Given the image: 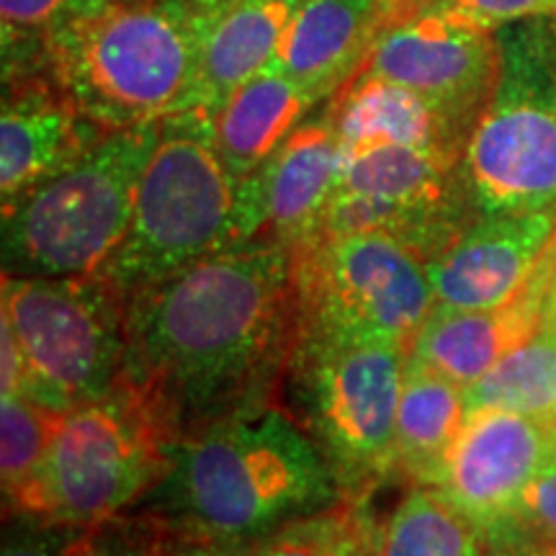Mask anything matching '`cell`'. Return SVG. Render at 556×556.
I'll return each instance as SVG.
<instances>
[{
    "label": "cell",
    "mask_w": 556,
    "mask_h": 556,
    "mask_svg": "<svg viewBox=\"0 0 556 556\" xmlns=\"http://www.w3.org/2000/svg\"><path fill=\"white\" fill-rule=\"evenodd\" d=\"M296 338L291 250L227 248L127 299L119 387L180 441L276 405Z\"/></svg>",
    "instance_id": "6da1fadb"
},
{
    "label": "cell",
    "mask_w": 556,
    "mask_h": 556,
    "mask_svg": "<svg viewBox=\"0 0 556 556\" xmlns=\"http://www.w3.org/2000/svg\"><path fill=\"white\" fill-rule=\"evenodd\" d=\"M343 497L328 458L276 402L173 443L168 469L137 507L176 531L250 544Z\"/></svg>",
    "instance_id": "7a4b0ae2"
},
{
    "label": "cell",
    "mask_w": 556,
    "mask_h": 556,
    "mask_svg": "<svg viewBox=\"0 0 556 556\" xmlns=\"http://www.w3.org/2000/svg\"><path fill=\"white\" fill-rule=\"evenodd\" d=\"M204 0H116L73 18L45 47V73L106 129L189 111Z\"/></svg>",
    "instance_id": "3957f363"
},
{
    "label": "cell",
    "mask_w": 556,
    "mask_h": 556,
    "mask_svg": "<svg viewBox=\"0 0 556 556\" xmlns=\"http://www.w3.org/2000/svg\"><path fill=\"white\" fill-rule=\"evenodd\" d=\"M238 180L214 144L212 114L178 111L160 124L122 245L101 276L124 296L232 248Z\"/></svg>",
    "instance_id": "277c9868"
},
{
    "label": "cell",
    "mask_w": 556,
    "mask_h": 556,
    "mask_svg": "<svg viewBox=\"0 0 556 556\" xmlns=\"http://www.w3.org/2000/svg\"><path fill=\"white\" fill-rule=\"evenodd\" d=\"M160 124L114 129L78 163L3 206V274H101L127 235Z\"/></svg>",
    "instance_id": "5b68a950"
},
{
    "label": "cell",
    "mask_w": 556,
    "mask_h": 556,
    "mask_svg": "<svg viewBox=\"0 0 556 556\" xmlns=\"http://www.w3.org/2000/svg\"><path fill=\"white\" fill-rule=\"evenodd\" d=\"M409 351L394 343L296 338L278 405L307 430L345 497L397 479V405Z\"/></svg>",
    "instance_id": "8992f818"
},
{
    "label": "cell",
    "mask_w": 556,
    "mask_h": 556,
    "mask_svg": "<svg viewBox=\"0 0 556 556\" xmlns=\"http://www.w3.org/2000/svg\"><path fill=\"white\" fill-rule=\"evenodd\" d=\"M500 70L464 152L479 217L556 208V18L497 29Z\"/></svg>",
    "instance_id": "52a82bcc"
},
{
    "label": "cell",
    "mask_w": 556,
    "mask_h": 556,
    "mask_svg": "<svg viewBox=\"0 0 556 556\" xmlns=\"http://www.w3.org/2000/svg\"><path fill=\"white\" fill-rule=\"evenodd\" d=\"M0 304L21 348L24 397L62 415L119 387L127 296L109 278L3 274Z\"/></svg>",
    "instance_id": "ba28073f"
},
{
    "label": "cell",
    "mask_w": 556,
    "mask_h": 556,
    "mask_svg": "<svg viewBox=\"0 0 556 556\" xmlns=\"http://www.w3.org/2000/svg\"><path fill=\"white\" fill-rule=\"evenodd\" d=\"M173 443L152 409L124 387L62 413L18 518L103 526L129 516L168 469Z\"/></svg>",
    "instance_id": "9c48e42d"
},
{
    "label": "cell",
    "mask_w": 556,
    "mask_h": 556,
    "mask_svg": "<svg viewBox=\"0 0 556 556\" xmlns=\"http://www.w3.org/2000/svg\"><path fill=\"white\" fill-rule=\"evenodd\" d=\"M299 338L413 348L435 309L428 263L379 232L325 235L291 253Z\"/></svg>",
    "instance_id": "30bf717a"
},
{
    "label": "cell",
    "mask_w": 556,
    "mask_h": 556,
    "mask_svg": "<svg viewBox=\"0 0 556 556\" xmlns=\"http://www.w3.org/2000/svg\"><path fill=\"white\" fill-rule=\"evenodd\" d=\"M479 217L458 163L394 142L343 148L325 235L379 232L433 258Z\"/></svg>",
    "instance_id": "8fae6325"
},
{
    "label": "cell",
    "mask_w": 556,
    "mask_h": 556,
    "mask_svg": "<svg viewBox=\"0 0 556 556\" xmlns=\"http://www.w3.org/2000/svg\"><path fill=\"white\" fill-rule=\"evenodd\" d=\"M500 70L497 31L443 13L387 21L361 73L413 90L471 135Z\"/></svg>",
    "instance_id": "7c38bea8"
},
{
    "label": "cell",
    "mask_w": 556,
    "mask_h": 556,
    "mask_svg": "<svg viewBox=\"0 0 556 556\" xmlns=\"http://www.w3.org/2000/svg\"><path fill=\"white\" fill-rule=\"evenodd\" d=\"M343 148L332 106L312 114L253 176L238 184L232 248L278 245L291 253L325 232Z\"/></svg>",
    "instance_id": "4fadbf2b"
},
{
    "label": "cell",
    "mask_w": 556,
    "mask_h": 556,
    "mask_svg": "<svg viewBox=\"0 0 556 556\" xmlns=\"http://www.w3.org/2000/svg\"><path fill=\"white\" fill-rule=\"evenodd\" d=\"M554 454V422L513 409H475L433 486L486 536L516 510Z\"/></svg>",
    "instance_id": "5bb4252c"
},
{
    "label": "cell",
    "mask_w": 556,
    "mask_h": 556,
    "mask_svg": "<svg viewBox=\"0 0 556 556\" xmlns=\"http://www.w3.org/2000/svg\"><path fill=\"white\" fill-rule=\"evenodd\" d=\"M556 235V208L477 217L428 258L435 307L492 309L516 296Z\"/></svg>",
    "instance_id": "9a60e30c"
},
{
    "label": "cell",
    "mask_w": 556,
    "mask_h": 556,
    "mask_svg": "<svg viewBox=\"0 0 556 556\" xmlns=\"http://www.w3.org/2000/svg\"><path fill=\"white\" fill-rule=\"evenodd\" d=\"M62 93L47 73L3 80L0 201L11 204L78 163L109 135Z\"/></svg>",
    "instance_id": "2e32d148"
},
{
    "label": "cell",
    "mask_w": 556,
    "mask_h": 556,
    "mask_svg": "<svg viewBox=\"0 0 556 556\" xmlns=\"http://www.w3.org/2000/svg\"><path fill=\"white\" fill-rule=\"evenodd\" d=\"M556 283V235L516 296L492 309L430 312L409 356L467 389L541 328Z\"/></svg>",
    "instance_id": "e0dca14e"
},
{
    "label": "cell",
    "mask_w": 556,
    "mask_h": 556,
    "mask_svg": "<svg viewBox=\"0 0 556 556\" xmlns=\"http://www.w3.org/2000/svg\"><path fill=\"white\" fill-rule=\"evenodd\" d=\"M389 16L392 0H302L270 65L328 103L361 73Z\"/></svg>",
    "instance_id": "ac0fdd59"
},
{
    "label": "cell",
    "mask_w": 556,
    "mask_h": 556,
    "mask_svg": "<svg viewBox=\"0 0 556 556\" xmlns=\"http://www.w3.org/2000/svg\"><path fill=\"white\" fill-rule=\"evenodd\" d=\"M302 0H204L191 109L214 114L274 62Z\"/></svg>",
    "instance_id": "d6986e66"
},
{
    "label": "cell",
    "mask_w": 556,
    "mask_h": 556,
    "mask_svg": "<svg viewBox=\"0 0 556 556\" xmlns=\"http://www.w3.org/2000/svg\"><path fill=\"white\" fill-rule=\"evenodd\" d=\"M340 148L364 142H394L430 155L464 163L469 131L441 114L413 90L358 73L330 101Z\"/></svg>",
    "instance_id": "ffe728a7"
},
{
    "label": "cell",
    "mask_w": 556,
    "mask_h": 556,
    "mask_svg": "<svg viewBox=\"0 0 556 556\" xmlns=\"http://www.w3.org/2000/svg\"><path fill=\"white\" fill-rule=\"evenodd\" d=\"M317 106L315 96L276 65L242 83L212 114L214 144L229 176L238 184L253 176Z\"/></svg>",
    "instance_id": "44dd1931"
},
{
    "label": "cell",
    "mask_w": 556,
    "mask_h": 556,
    "mask_svg": "<svg viewBox=\"0 0 556 556\" xmlns=\"http://www.w3.org/2000/svg\"><path fill=\"white\" fill-rule=\"evenodd\" d=\"M469 417L467 392L426 361L407 356L397 405V475L433 486Z\"/></svg>",
    "instance_id": "7402d4cb"
},
{
    "label": "cell",
    "mask_w": 556,
    "mask_h": 556,
    "mask_svg": "<svg viewBox=\"0 0 556 556\" xmlns=\"http://www.w3.org/2000/svg\"><path fill=\"white\" fill-rule=\"evenodd\" d=\"M467 407L513 409L541 420L556 415V283L541 328L467 389Z\"/></svg>",
    "instance_id": "603a6c76"
},
{
    "label": "cell",
    "mask_w": 556,
    "mask_h": 556,
    "mask_svg": "<svg viewBox=\"0 0 556 556\" xmlns=\"http://www.w3.org/2000/svg\"><path fill=\"white\" fill-rule=\"evenodd\" d=\"M486 536L435 486L409 484L381 520L379 556H484Z\"/></svg>",
    "instance_id": "cb8c5ba5"
},
{
    "label": "cell",
    "mask_w": 556,
    "mask_h": 556,
    "mask_svg": "<svg viewBox=\"0 0 556 556\" xmlns=\"http://www.w3.org/2000/svg\"><path fill=\"white\" fill-rule=\"evenodd\" d=\"M381 520L371 497L340 503L274 528L245 544L248 556H379Z\"/></svg>",
    "instance_id": "d4e9b609"
},
{
    "label": "cell",
    "mask_w": 556,
    "mask_h": 556,
    "mask_svg": "<svg viewBox=\"0 0 556 556\" xmlns=\"http://www.w3.org/2000/svg\"><path fill=\"white\" fill-rule=\"evenodd\" d=\"M58 417L60 413L24 394H3L0 400V486L5 520L18 518L29 505Z\"/></svg>",
    "instance_id": "484cf974"
},
{
    "label": "cell",
    "mask_w": 556,
    "mask_h": 556,
    "mask_svg": "<svg viewBox=\"0 0 556 556\" xmlns=\"http://www.w3.org/2000/svg\"><path fill=\"white\" fill-rule=\"evenodd\" d=\"M0 556H139L148 536L142 516H122L103 526H67L13 518Z\"/></svg>",
    "instance_id": "4316f807"
},
{
    "label": "cell",
    "mask_w": 556,
    "mask_h": 556,
    "mask_svg": "<svg viewBox=\"0 0 556 556\" xmlns=\"http://www.w3.org/2000/svg\"><path fill=\"white\" fill-rule=\"evenodd\" d=\"M116 0H0L3 29V80L45 73V47L73 18Z\"/></svg>",
    "instance_id": "83f0119b"
},
{
    "label": "cell",
    "mask_w": 556,
    "mask_h": 556,
    "mask_svg": "<svg viewBox=\"0 0 556 556\" xmlns=\"http://www.w3.org/2000/svg\"><path fill=\"white\" fill-rule=\"evenodd\" d=\"M486 546L518 548L531 556H556V454L528 484L516 510L486 533Z\"/></svg>",
    "instance_id": "f1b7e54d"
},
{
    "label": "cell",
    "mask_w": 556,
    "mask_h": 556,
    "mask_svg": "<svg viewBox=\"0 0 556 556\" xmlns=\"http://www.w3.org/2000/svg\"><path fill=\"white\" fill-rule=\"evenodd\" d=\"M443 13L484 29H503L528 18H556V0H392V16L405 13Z\"/></svg>",
    "instance_id": "f546056e"
},
{
    "label": "cell",
    "mask_w": 556,
    "mask_h": 556,
    "mask_svg": "<svg viewBox=\"0 0 556 556\" xmlns=\"http://www.w3.org/2000/svg\"><path fill=\"white\" fill-rule=\"evenodd\" d=\"M142 518L148 520V536H144L139 556H248L245 544L176 531V528L157 523L148 516Z\"/></svg>",
    "instance_id": "4dcf8cb0"
},
{
    "label": "cell",
    "mask_w": 556,
    "mask_h": 556,
    "mask_svg": "<svg viewBox=\"0 0 556 556\" xmlns=\"http://www.w3.org/2000/svg\"><path fill=\"white\" fill-rule=\"evenodd\" d=\"M484 556H531V554L518 552V548H507V546H486Z\"/></svg>",
    "instance_id": "1f68e13d"
},
{
    "label": "cell",
    "mask_w": 556,
    "mask_h": 556,
    "mask_svg": "<svg viewBox=\"0 0 556 556\" xmlns=\"http://www.w3.org/2000/svg\"><path fill=\"white\" fill-rule=\"evenodd\" d=\"M552 422H554V426H556V415H554V420H552Z\"/></svg>",
    "instance_id": "d6a6232c"
}]
</instances>
